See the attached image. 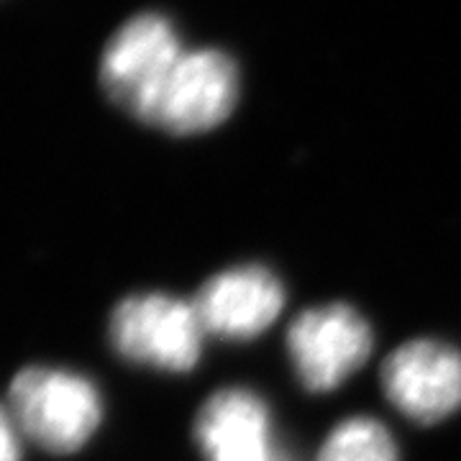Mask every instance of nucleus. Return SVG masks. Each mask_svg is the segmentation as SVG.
I'll use <instances>...</instances> for the list:
<instances>
[{"label":"nucleus","instance_id":"f257e3e1","mask_svg":"<svg viewBox=\"0 0 461 461\" xmlns=\"http://www.w3.org/2000/svg\"><path fill=\"white\" fill-rule=\"evenodd\" d=\"M8 412L21 436L47 451L69 454L87 444L103 418L95 384L83 375L29 366L18 372L8 393Z\"/></svg>","mask_w":461,"mask_h":461},{"label":"nucleus","instance_id":"f03ea898","mask_svg":"<svg viewBox=\"0 0 461 461\" xmlns=\"http://www.w3.org/2000/svg\"><path fill=\"white\" fill-rule=\"evenodd\" d=\"M203 333L195 305L162 293L121 300L108 323L111 344L123 359L169 372L198 364Z\"/></svg>","mask_w":461,"mask_h":461},{"label":"nucleus","instance_id":"7ed1b4c3","mask_svg":"<svg viewBox=\"0 0 461 461\" xmlns=\"http://www.w3.org/2000/svg\"><path fill=\"white\" fill-rule=\"evenodd\" d=\"M185 54L180 36L162 16L144 14L123 23L108 41L100 62V83L121 111L144 123L167 75Z\"/></svg>","mask_w":461,"mask_h":461},{"label":"nucleus","instance_id":"20e7f679","mask_svg":"<svg viewBox=\"0 0 461 461\" xmlns=\"http://www.w3.org/2000/svg\"><path fill=\"white\" fill-rule=\"evenodd\" d=\"M239 98V69L229 54L185 50L167 75L144 123L167 133L190 136L221 126Z\"/></svg>","mask_w":461,"mask_h":461},{"label":"nucleus","instance_id":"39448f33","mask_svg":"<svg viewBox=\"0 0 461 461\" xmlns=\"http://www.w3.org/2000/svg\"><path fill=\"white\" fill-rule=\"evenodd\" d=\"M287 351L300 382L313 393H329L366 362L372 330L348 305H321L293 321Z\"/></svg>","mask_w":461,"mask_h":461},{"label":"nucleus","instance_id":"423d86ee","mask_svg":"<svg viewBox=\"0 0 461 461\" xmlns=\"http://www.w3.org/2000/svg\"><path fill=\"white\" fill-rule=\"evenodd\" d=\"M382 387L411 420H444L461 408V354L429 339L400 346L382 366Z\"/></svg>","mask_w":461,"mask_h":461},{"label":"nucleus","instance_id":"0eeeda50","mask_svg":"<svg viewBox=\"0 0 461 461\" xmlns=\"http://www.w3.org/2000/svg\"><path fill=\"white\" fill-rule=\"evenodd\" d=\"M285 290L264 267H236L215 275L195 295V313L203 330L223 339H254L282 311Z\"/></svg>","mask_w":461,"mask_h":461},{"label":"nucleus","instance_id":"6e6552de","mask_svg":"<svg viewBox=\"0 0 461 461\" xmlns=\"http://www.w3.org/2000/svg\"><path fill=\"white\" fill-rule=\"evenodd\" d=\"M198 444L208 461H275L269 446V412L249 390L213 395L195 423Z\"/></svg>","mask_w":461,"mask_h":461},{"label":"nucleus","instance_id":"1a4fd4ad","mask_svg":"<svg viewBox=\"0 0 461 461\" xmlns=\"http://www.w3.org/2000/svg\"><path fill=\"white\" fill-rule=\"evenodd\" d=\"M318 461H397V448L379 420L348 418L330 430Z\"/></svg>","mask_w":461,"mask_h":461},{"label":"nucleus","instance_id":"9d476101","mask_svg":"<svg viewBox=\"0 0 461 461\" xmlns=\"http://www.w3.org/2000/svg\"><path fill=\"white\" fill-rule=\"evenodd\" d=\"M21 459V430L14 415L0 408V461Z\"/></svg>","mask_w":461,"mask_h":461},{"label":"nucleus","instance_id":"9b49d317","mask_svg":"<svg viewBox=\"0 0 461 461\" xmlns=\"http://www.w3.org/2000/svg\"><path fill=\"white\" fill-rule=\"evenodd\" d=\"M275 461H285V459H280V456H277V459H275Z\"/></svg>","mask_w":461,"mask_h":461}]
</instances>
